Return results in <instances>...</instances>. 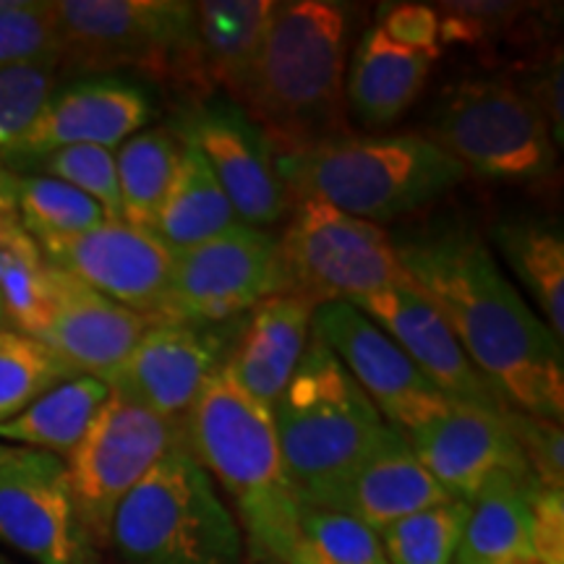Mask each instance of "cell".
Here are the masks:
<instances>
[{
    "label": "cell",
    "mask_w": 564,
    "mask_h": 564,
    "mask_svg": "<svg viewBox=\"0 0 564 564\" xmlns=\"http://www.w3.org/2000/svg\"><path fill=\"white\" fill-rule=\"evenodd\" d=\"M413 288L512 411L562 423L564 350L489 243L468 225H434L392 241Z\"/></svg>",
    "instance_id": "6da1fadb"
},
{
    "label": "cell",
    "mask_w": 564,
    "mask_h": 564,
    "mask_svg": "<svg viewBox=\"0 0 564 564\" xmlns=\"http://www.w3.org/2000/svg\"><path fill=\"white\" fill-rule=\"evenodd\" d=\"M350 19V6L335 0L274 3L238 108L264 131L278 154L348 137Z\"/></svg>",
    "instance_id": "7a4b0ae2"
},
{
    "label": "cell",
    "mask_w": 564,
    "mask_h": 564,
    "mask_svg": "<svg viewBox=\"0 0 564 564\" xmlns=\"http://www.w3.org/2000/svg\"><path fill=\"white\" fill-rule=\"evenodd\" d=\"M186 447L236 507L251 564H293L303 505L288 478L272 408L223 366L186 419Z\"/></svg>",
    "instance_id": "3957f363"
},
{
    "label": "cell",
    "mask_w": 564,
    "mask_h": 564,
    "mask_svg": "<svg viewBox=\"0 0 564 564\" xmlns=\"http://www.w3.org/2000/svg\"><path fill=\"white\" fill-rule=\"evenodd\" d=\"M291 199H319L366 223L413 215L463 183L465 167L429 137H340L274 154Z\"/></svg>",
    "instance_id": "277c9868"
},
{
    "label": "cell",
    "mask_w": 564,
    "mask_h": 564,
    "mask_svg": "<svg viewBox=\"0 0 564 564\" xmlns=\"http://www.w3.org/2000/svg\"><path fill=\"white\" fill-rule=\"evenodd\" d=\"M272 421L301 505L322 510L390 426L314 333Z\"/></svg>",
    "instance_id": "5b68a950"
},
{
    "label": "cell",
    "mask_w": 564,
    "mask_h": 564,
    "mask_svg": "<svg viewBox=\"0 0 564 564\" xmlns=\"http://www.w3.org/2000/svg\"><path fill=\"white\" fill-rule=\"evenodd\" d=\"M108 546L123 564H246L241 525L186 444L126 494Z\"/></svg>",
    "instance_id": "8992f818"
},
{
    "label": "cell",
    "mask_w": 564,
    "mask_h": 564,
    "mask_svg": "<svg viewBox=\"0 0 564 564\" xmlns=\"http://www.w3.org/2000/svg\"><path fill=\"white\" fill-rule=\"evenodd\" d=\"M61 70H139L209 91L196 53V3L186 0H51Z\"/></svg>",
    "instance_id": "52a82bcc"
},
{
    "label": "cell",
    "mask_w": 564,
    "mask_h": 564,
    "mask_svg": "<svg viewBox=\"0 0 564 564\" xmlns=\"http://www.w3.org/2000/svg\"><path fill=\"white\" fill-rule=\"evenodd\" d=\"M465 173L535 188L556 173V147L533 102L502 79H463L442 91L432 137Z\"/></svg>",
    "instance_id": "ba28073f"
},
{
    "label": "cell",
    "mask_w": 564,
    "mask_h": 564,
    "mask_svg": "<svg viewBox=\"0 0 564 564\" xmlns=\"http://www.w3.org/2000/svg\"><path fill=\"white\" fill-rule=\"evenodd\" d=\"M282 293L312 306L358 301L387 288H413L392 238L379 225L345 215L319 199H295L278 241Z\"/></svg>",
    "instance_id": "9c48e42d"
},
{
    "label": "cell",
    "mask_w": 564,
    "mask_h": 564,
    "mask_svg": "<svg viewBox=\"0 0 564 564\" xmlns=\"http://www.w3.org/2000/svg\"><path fill=\"white\" fill-rule=\"evenodd\" d=\"M186 444V426L110 390L108 403L66 457L76 514L91 546H108L112 514L126 494L167 453Z\"/></svg>",
    "instance_id": "30bf717a"
},
{
    "label": "cell",
    "mask_w": 564,
    "mask_h": 564,
    "mask_svg": "<svg viewBox=\"0 0 564 564\" xmlns=\"http://www.w3.org/2000/svg\"><path fill=\"white\" fill-rule=\"evenodd\" d=\"M278 293H282L278 238L236 223L194 249L173 253L171 280L154 319L217 327Z\"/></svg>",
    "instance_id": "8fae6325"
},
{
    "label": "cell",
    "mask_w": 564,
    "mask_h": 564,
    "mask_svg": "<svg viewBox=\"0 0 564 564\" xmlns=\"http://www.w3.org/2000/svg\"><path fill=\"white\" fill-rule=\"evenodd\" d=\"M0 546L34 564H95L63 457L0 442Z\"/></svg>",
    "instance_id": "7c38bea8"
},
{
    "label": "cell",
    "mask_w": 564,
    "mask_h": 564,
    "mask_svg": "<svg viewBox=\"0 0 564 564\" xmlns=\"http://www.w3.org/2000/svg\"><path fill=\"white\" fill-rule=\"evenodd\" d=\"M171 131L202 154L238 223L264 230L291 209V194L274 167L278 152L236 102L186 105L175 112Z\"/></svg>",
    "instance_id": "4fadbf2b"
},
{
    "label": "cell",
    "mask_w": 564,
    "mask_h": 564,
    "mask_svg": "<svg viewBox=\"0 0 564 564\" xmlns=\"http://www.w3.org/2000/svg\"><path fill=\"white\" fill-rule=\"evenodd\" d=\"M238 333H232V324L199 327L154 319L121 369L112 373L110 390L186 426L204 387L228 364Z\"/></svg>",
    "instance_id": "5bb4252c"
},
{
    "label": "cell",
    "mask_w": 564,
    "mask_h": 564,
    "mask_svg": "<svg viewBox=\"0 0 564 564\" xmlns=\"http://www.w3.org/2000/svg\"><path fill=\"white\" fill-rule=\"evenodd\" d=\"M312 333L335 352L382 419L405 434L449 403L423 379L403 348L348 301L316 306Z\"/></svg>",
    "instance_id": "9a60e30c"
},
{
    "label": "cell",
    "mask_w": 564,
    "mask_h": 564,
    "mask_svg": "<svg viewBox=\"0 0 564 564\" xmlns=\"http://www.w3.org/2000/svg\"><path fill=\"white\" fill-rule=\"evenodd\" d=\"M150 95L121 76H87L55 89L30 129L0 158L9 167H24L66 147L118 150L126 139L152 121Z\"/></svg>",
    "instance_id": "2e32d148"
},
{
    "label": "cell",
    "mask_w": 564,
    "mask_h": 564,
    "mask_svg": "<svg viewBox=\"0 0 564 564\" xmlns=\"http://www.w3.org/2000/svg\"><path fill=\"white\" fill-rule=\"evenodd\" d=\"M47 264L74 274L97 293L154 319L165 299L173 251L152 230L105 220L79 236L37 243Z\"/></svg>",
    "instance_id": "e0dca14e"
},
{
    "label": "cell",
    "mask_w": 564,
    "mask_h": 564,
    "mask_svg": "<svg viewBox=\"0 0 564 564\" xmlns=\"http://www.w3.org/2000/svg\"><path fill=\"white\" fill-rule=\"evenodd\" d=\"M505 413L447 403L403 436L442 491L468 505L497 474L533 476Z\"/></svg>",
    "instance_id": "ac0fdd59"
},
{
    "label": "cell",
    "mask_w": 564,
    "mask_h": 564,
    "mask_svg": "<svg viewBox=\"0 0 564 564\" xmlns=\"http://www.w3.org/2000/svg\"><path fill=\"white\" fill-rule=\"evenodd\" d=\"M352 306L379 324L403 348L423 379L449 403L491 413L507 411L502 398L476 369L447 322L415 288H387L352 301Z\"/></svg>",
    "instance_id": "d6986e66"
},
{
    "label": "cell",
    "mask_w": 564,
    "mask_h": 564,
    "mask_svg": "<svg viewBox=\"0 0 564 564\" xmlns=\"http://www.w3.org/2000/svg\"><path fill=\"white\" fill-rule=\"evenodd\" d=\"M147 327V316L47 264V322L40 343H45L76 377L110 382Z\"/></svg>",
    "instance_id": "ffe728a7"
},
{
    "label": "cell",
    "mask_w": 564,
    "mask_h": 564,
    "mask_svg": "<svg viewBox=\"0 0 564 564\" xmlns=\"http://www.w3.org/2000/svg\"><path fill=\"white\" fill-rule=\"evenodd\" d=\"M447 494L423 468L411 444L398 429L387 426L358 468L345 478L324 510L345 512L371 531L398 523L408 514L447 502Z\"/></svg>",
    "instance_id": "44dd1931"
},
{
    "label": "cell",
    "mask_w": 564,
    "mask_h": 564,
    "mask_svg": "<svg viewBox=\"0 0 564 564\" xmlns=\"http://www.w3.org/2000/svg\"><path fill=\"white\" fill-rule=\"evenodd\" d=\"M316 308L291 293L253 306L228 358V371L253 400L274 408L312 340Z\"/></svg>",
    "instance_id": "7402d4cb"
},
{
    "label": "cell",
    "mask_w": 564,
    "mask_h": 564,
    "mask_svg": "<svg viewBox=\"0 0 564 564\" xmlns=\"http://www.w3.org/2000/svg\"><path fill=\"white\" fill-rule=\"evenodd\" d=\"M432 63L429 55L392 45L379 26H371L352 51L345 102L366 129H387L419 100Z\"/></svg>",
    "instance_id": "603a6c76"
},
{
    "label": "cell",
    "mask_w": 564,
    "mask_h": 564,
    "mask_svg": "<svg viewBox=\"0 0 564 564\" xmlns=\"http://www.w3.org/2000/svg\"><path fill=\"white\" fill-rule=\"evenodd\" d=\"M274 0H202L196 3V53L209 89L241 100L270 26Z\"/></svg>",
    "instance_id": "cb8c5ba5"
},
{
    "label": "cell",
    "mask_w": 564,
    "mask_h": 564,
    "mask_svg": "<svg viewBox=\"0 0 564 564\" xmlns=\"http://www.w3.org/2000/svg\"><path fill=\"white\" fill-rule=\"evenodd\" d=\"M533 476L497 474L468 502L455 564H535L531 544Z\"/></svg>",
    "instance_id": "d4e9b609"
},
{
    "label": "cell",
    "mask_w": 564,
    "mask_h": 564,
    "mask_svg": "<svg viewBox=\"0 0 564 564\" xmlns=\"http://www.w3.org/2000/svg\"><path fill=\"white\" fill-rule=\"evenodd\" d=\"M110 398V384L97 377H70L40 394L17 419L0 426V442L66 457L87 434Z\"/></svg>",
    "instance_id": "484cf974"
},
{
    "label": "cell",
    "mask_w": 564,
    "mask_h": 564,
    "mask_svg": "<svg viewBox=\"0 0 564 564\" xmlns=\"http://www.w3.org/2000/svg\"><path fill=\"white\" fill-rule=\"evenodd\" d=\"M236 223V212L207 162L194 147L183 144L178 171L152 225L154 236L173 253H178L220 236Z\"/></svg>",
    "instance_id": "4316f807"
},
{
    "label": "cell",
    "mask_w": 564,
    "mask_h": 564,
    "mask_svg": "<svg viewBox=\"0 0 564 564\" xmlns=\"http://www.w3.org/2000/svg\"><path fill=\"white\" fill-rule=\"evenodd\" d=\"M494 243L523 282L556 340L564 337V238L556 225L510 217L494 225Z\"/></svg>",
    "instance_id": "83f0119b"
},
{
    "label": "cell",
    "mask_w": 564,
    "mask_h": 564,
    "mask_svg": "<svg viewBox=\"0 0 564 564\" xmlns=\"http://www.w3.org/2000/svg\"><path fill=\"white\" fill-rule=\"evenodd\" d=\"M181 139L171 129H141L116 150L123 223L152 230L178 171Z\"/></svg>",
    "instance_id": "f1b7e54d"
},
{
    "label": "cell",
    "mask_w": 564,
    "mask_h": 564,
    "mask_svg": "<svg viewBox=\"0 0 564 564\" xmlns=\"http://www.w3.org/2000/svg\"><path fill=\"white\" fill-rule=\"evenodd\" d=\"M17 215L34 243L87 232L108 220L105 209L68 183L47 175H19Z\"/></svg>",
    "instance_id": "f546056e"
},
{
    "label": "cell",
    "mask_w": 564,
    "mask_h": 564,
    "mask_svg": "<svg viewBox=\"0 0 564 564\" xmlns=\"http://www.w3.org/2000/svg\"><path fill=\"white\" fill-rule=\"evenodd\" d=\"M70 377L76 373L45 343L0 327V426Z\"/></svg>",
    "instance_id": "4dcf8cb0"
},
{
    "label": "cell",
    "mask_w": 564,
    "mask_h": 564,
    "mask_svg": "<svg viewBox=\"0 0 564 564\" xmlns=\"http://www.w3.org/2000/svg\"><path fill=\"white\" fill-rule=\"evenodd\" d=\"M465 520L468 505L447 499L382 528L387 564H455Z\"/></svg>",
    "instance_id": "1f68e13d"
},
{
    "label": "cell",
    "mask_w": 564,
    "mask_h": 564,
    "mask_svg": "<svg viewBox=\"0 0 564 564\" xmlns=\"http://www.w3.org/2000/svg\"><path fill=\"white\" fill-rule=\"evenodd\" d=\"M293 564H387L379 533L345 512L303 507Z\"/></svg>",
    "instance_id": "d6a6232c"
},
{
    "label": "cell",
    "mask_w": 564,
    "mask_h": 564,
    "mask_svg": "<svg viewBox=\"0 0 564 564\" xmlns=\"http://www.w3.org/2000/svg\"><path fill=\"white\" fill-rule=\"evenodd\" d=\"M0 308L6 327L40 340L47 322V262L34 241L0 249Z\"/></svg>",
    "instance_id": "836d02e7"
},
{
    "label": "cell",
    "mask_w": 564,
    "mask_h": 564,
    "mask_svg": "<svg viewBox=\"0 0 564 564\" xmlns=\"http://www.w3.org/2000/svg\"><path fill=\"white\" fill-rule=\"evenodd\" d=\"M24 167H34L37 175L68 183L70 188L95 199L105 209L108 220H123L116 150H105V147H66V150H55Z\"/></svg>",
    "instance_id": "e575fe53"
},
{
    "label": "cell",
    "mask_w": 564,
    "mask_h": 564,
    "mask_svg": "<svg viewBox=\"0 0 564 564\" xmlns=\"http://www.w3.org/2000/svg\"><path fill=\"white\" fill-rule=\"evenodd\" d=\"M58 74L55 58L0 70V158L30 129L47 97L58 89Z\"/></svg>",
    "instance_id": "d590c367"
},
{
    "label": "cell",
    "mask_w": 564,
    "mask_h": 564,
    "mask_svg": "<svg viewBox=\"0 0 564 564\" xmlns=\"http://www.w3.org/2000/svg\"><path fill=\"white\" fill-rule=\"evenodd\" d=\"M42 58H55L51 0H0V70Z\"/></svg>",
    "instance_id": "8d00e7d4"
},
{
    "label": "cell",
    "mask_w": 564,
    "mask_h": 564,
    "mask_svg": "<svg viewBox=\"0 0 564 564\" xmlns=\"http://www.w3.org/2000/svg\"><path fill=\"white\" fill-rule=\"evenodd\" d=\"M505 419L539 486H544V489H554V491H564L562 423L535 419V415L512 411V408H507Z\"/></svg>",
    "instance_id": "74e56055"
},
{
    "label": "cell",
    "mask_w": 564,
    "mask_h": 564,
    "mask_svg": "<svg viewBox=\"0 0 564 564\" xmlns=\"http://www.w3.org/2000/svg\"><path fill=\"white\" fill-rule=\"evenodd\" d=\"M377 26L379 32L392 42V45L429 55L432 61L440 55V13H436V9H432V6H423V3L382 6Z\"/></svg>",
    "instance_id": "f35d334b"
},
{
    "label": "cell",
    "mask_w": 564,
    "mask_h": 564,
    "mask_svg": "<svg viewBox=\"0 0 564 564\" xmlns=\"http://www.w3.org/2000/svg\"><path fill=\"white\" fill-rule=\"evenodd\" d=\"M531 544L535 564H564V491H533Z\"/></svg>",
    "instance_id": "ab89813d"
},
{
    "label": "cell",
    "mask_w": 564,
    "mask_h": 564,
    "mask_svg": "<svg viewBox=\"0 0 564 564\" xmlns=\"http://www.w3.org/2000/svg\"><path fill=\"white\" fill-rule=\"evenodd\" d=\"M520 91L533 102V108L541 112L552 133L554 147L560 150L564 141V108H562V55L556 53L544 66L533 68L531 82Z\"/></svg>",
    "instance_id": "60d3db41"
},
{
    "label": "cell",
    "mask_w": 564,
    "mask_h": 564,
    "mask_svg": "<svg viewBox=\"0 0 564 564\" xmlns=\"http://www.w3.org/2000/svg\"><path fill=\"white\" fill-rule=\"evenodd\" d=\"M34 238L24 230L17 212H0V249H13V246L32 243Z\"/></svg>",
    "instance_id": "b9f144b4"
},
{
    "label": "cell",
    "mask_w": 564,
    "mask_h": 564,
    "mask_svg": "<svg viewBox=\"0 0 564 564\" xmlns=\"http://www.w3.org/2000/svg\"><path fill=\"white\" fill-rule=\"evenodd\" d=\"M17 183L19 173L0 162V212H17Z\"/></svg>",
    "instance_id": "7bdbcfd3"
},
{
    "label": "cell",
    "mask_w": 564,
    "mask_h": 564,
    "mask_svg": "<svg viewBox=\"0 0 564 564\" xmlns=\"http://www.w3.org/2000/svg\"><path fill=\"white\" fill-rule=\"evenodd\" d=\"M0 564H17V562L9 560V556H6V554H0Z\"/></svg>",
    "instance_id": "ee69618b"
},
{
    "label": "cell",
    "mask_w": 564,
    "mask_h": 564,
    "mask_svg": "<svg viewBox=\"0 0 564 564\" xmlns=\"http://www.w3.org/2000/svg\"><path fill=\"white\" fill-rule=\"evenodd\" d=\"M0 327H6V319H3V308H0Z\"/></svg>",
    "instance_id": "f6af8a7d"
}]
</instances>
